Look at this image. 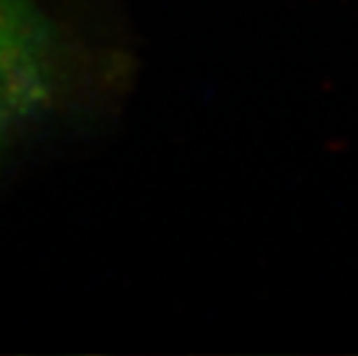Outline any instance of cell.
<instances>
[{
	"label": "cell",
	"instance_id": "cell-1",
	"mask_svg": "<svg viewBox=\"0 0 358 356\" xmlns=\"http://www.w3.org/2000/svg\"><path fill=\"white\" fill-rule=\"evenodd\" d=\"M58 86L56 40L35 0H0V148L49 107Z\"/></svg>",
	"mask_w": 358,
	"mask_h": 356
}]
</instances>
